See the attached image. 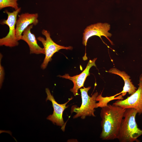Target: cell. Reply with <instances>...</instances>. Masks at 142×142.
I'll list each match as a JSON object with an SVG mask.
<instances>
[{"label":"cell","mask_w":142,"mask_h":142,"mask_svg":"<svg viewBox=\"0 0 142 142\" xmlns=\"http://www.w3.org/2000/svg\"><path fill=\"white\" fill-rule=\"evenodd\" d=\"M38 16L37 13H28L19 15L16 25V36L17 41L21 40L23 32L29 26L32 24L34 25L37 24L38 22Z\"/></svg>","instance_id":"cell-10"},{"label":"cell","mask_w":142,"mask_h":142,"mask_svg":"<svg viewBox=\"0 0 142 142\" xmlns=\"http://www.w3.org/2000/svg\"><path fill=\"white\" fill-rule=\"evenodd\" d=\"M3 55L0 53V85L1 88L4 78V72L3 67L2 65L1 61Z\"/></svg>","instance_id":"cell-15"},{"label":"cell","mask_w":142,"mask_h":142,"mask_svg":"<svg viewBox=\"0 0 142 142\" xmlns=\"http://www.w3.org/2000/svg\"><path fill=\"white\" fill-rule=\"evenodd\" d=\"M91 88L89 87L80 89L82 103L80 107L75 105L72 106L71 112H75L76 114L73 116V118L80 117L82 119H84L87 116H95L94 112L95 109L96 108V99L98 93L96 92L91 97L89 96L88 92Z\"/></svg>","instance_id":"cell-3"},{"label":"cell","mask_w":142,"mask_h":142,"mask_svg":"<svg viewBox=\"0 0 142 142\" xmlns=\"http://www.w3.org/2000/svg\"><path fill=\"white\" fill-rule=\"evenodd\" d=\"M110 29V25L106 23H98L87 27L84 30L83 33V44L86 46L89 38L94 36H97L101 38L102 36H105L113 45V42L109 38L112 36V34L108 32Z\"/></svg>","instance_id":"cell-8"},{"label":"cell","mask_w":142,"mask_h":142,"mask_svg":"<svg viewBox=\"0 0 142 142\" xmlns=\"http://www.w3.org/2000/svg\"><path fill=\"white\" fill-rule=\"evenodd\" d=\"M139 87L133 94L124 100H118L113 104L125 109L133 108L137 111L139 115L142 114V73L139 79Z\"/></svg>","instance_id":"cell-6"},{"label":"cell","mask_w":142,"mask_h":142,"mask_svg":"<svg viewBox=\"0 0 142 142\" xmlns=\"http://www.w3.org/2000/svg\"><path fill=\"white\" fill-rule=\"evenodd\" d=\"M33 25V24L30 25L24 30L22 33L21 40L24 41L27 44L30 54H44V48L38 45L35 35L31 32Z\"/></svg>","instance_id":"cell-11"},{"label":"cell","mask_w":142,"mask_h":142,"mask_svg":"<svg viewBox=\"0 0 142 142\" xmlns=\"http://www.w3.org/2000/svg\"><path fill=\"white\" fill-rule=\"evenodd\" d=\"M107 72L117 75L120 76L124 82V86L123 90L120 92L114 95L115 96L121 94L122 97L125 96L127 92L129 94L134 93L136 90V88L135 86L130 79V77L124 71H121L116 68H113Z\"/></svg>","instance_id":"cell-12"},{"label":"cell","mask_w":142,"mask_h":142,"mask_svg":"<svg viewBox=\"0 0 142 142\" xmlns=\"http://www.w3.org/2000/svg\"><path fill=\"white\" fill-rule=\"evenodd\" d=\"M45 92L47 95L46 101L49 100L52 102L54 110L53 114L48 116L47 119L51 121L53 124L61 126L62 130L64 131L66 124L63 118V113L68 106L66 105L72 99L64 104H59L55 101L48 88L45 89Z\"/></svg>","instance_id":"cell-7"},{"label":"cell","mask_w":142,"mask_h":142,"mask_svg":"<svg viewBox=\"0 0 142 142\" xmlns=\"http://www.w3.org/2000/svg\"><path fill=\"white\" fill-rule=\"evenodd\" d=\"M42 33L45 37V39L41 37H38L37 39L43 45L44 50L45 57L41 65V68L42 69H45L49 62L52 60V58L54 54L62 49L72 50L71 46L65 47L59 45L52 40L50 36V32L45 29H43Z\"/></svg>","instance_id":"cell-4"},{"label":"cell","mask_w":142,"mask_h":142,"mask_svg":"<svg viewBox=\"0 0 142 142\" xmlns=\"http://www.w3.org/2000/svg\"><path fill=\"white\" fill-rule=\"evenodd\" d=\"M137 114L133 108L126 109L119 129L117 139L120 142H139L138 138L142 135L135 120Z\"/></svg>","instance_id":"cell-2"},{"label":"cell","mask_w":142,"mask_h":142,"mask_svg":"<svg viewBox=\"0 0 142 142\" xmlns=\"http://www.w3.org/2000/svg\"><path fill=\"white\" fill-rule=\"evenodd\" d=\"M18 0H0V9L6 7H11L17 10L19 8L17 1Z\"/></svg>","instance_id":"cell-14"},{"label":"cell","mask_w":142,"mask_h":142,"mask_svg":"<svg viewBox=\"0 0 142 142\" xmlns=\"http://www.w3.org/2000/svg\"><path fill=\"white\" fill-rule=\"evenodd\" d=\"M21 7L17 10L10 12L7 10L4 12L8 15V18L6 20L3 21L1 24L2 25L6 24L9 27V30L8 33L5 37L0 39V45H4L10 47L18 46L19 42L16 39V36L15 26L17 21V17L18 14L20 12Z\"/></svg>","instance_id":"cell-5"},{"label":"cell","mask_w":142,"mask_h":142,"mask_svg":"<svg viewBox=\"0 0 142 142\" xmlns=\"http://www.w3.org/2000/svg\"><path fill=\"white\" fill-rule=\"evenodd\" d=\"M97 59V58H94L93 60H90L85 69L79 75L71 77L68 74H66L63 75L58 76L60 77L68 79L72 81L74 85L73 88L70 89V91L74 96L78 95L79 89L84 87V83L87 77L90 75L89 71L91 68L93 66L96 67L95 62Z\"/></svg>","instance_id":"cell-9"},{"label":"cell","mask_w":142,"mask_h":142,"mask_svg":"<svg viewBox=\"0 0 142 142\" xmlns=\"http://www.w3.org/2000/svg\"><path fill=\"white\" fill-rule=\"evenodd\" d=\"M126 110L113 104L102 108L100 116L102 129L100 138L103 140L117 139Z\"/></svg>","instance_id":"cell-1"},{"label":"cell","mask_w":142,"mask_h":142,"mask_svg":"<svg viewBox=\"0 0 142 142\" xmlns=\"http://www.w3.org/2000/svg\"><path fill=\"white\" fill-rule=\"evenodd\" d=\"M102 93L98 95L96 99V101H98V102L96 103V108L98 107L101 108L106 106L108 105V103L110 101L115 99L123 100V98L121 95L119 96L115 97V95L109 97H104L102 96Z\"/></svg>","instance_id":"cell-13"}]
</instances>
